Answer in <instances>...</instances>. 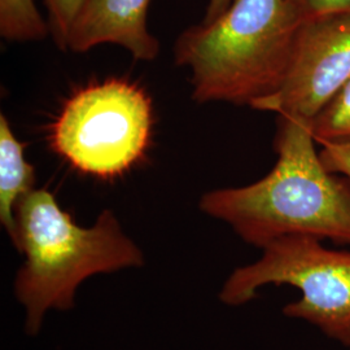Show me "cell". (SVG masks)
Segmentation results:
<instances>
[{
  "label": "cell",
  "instance_id": "obj_1",
  "mask_svg": "<svg viewBox=\"0 0 350 350\" xmlns=\"http://www.w3.org/2000/svg\"><path fill=\"white\" fill-rule=\"evenodd\" d=\"M309 124L279 116L274 167L241 187L205 192L199 206L260 250L308 235L350 247V180L325 167Z\"/></svg>",
  "mask_w": 350,
  "mask_h": 350
},
{
  "label": "cell",
  "instance_id": "obj_2",
  "mask_svg": "<svg viewBox=\"0 0 350 350\" xmlns=\"http://www.w3.org/2000/svg\"><path fill=\"white\" fill-rule=\"evenodd\" d=\"M17 243L25 262L14 279L16 299L25 308V331L36 335L51 309L69 310L88 278L140 267L144 254L126 235L111 209L91 227L77 225L49 189L36 188L16 205Z\"/></svg>",
  "mask_w": 350,
  "mask_h": 350
},
{
  "label": "cell",
  "instance_id": "obj_3",
  "mask_svg": "<svg viewBox=\"0 0 350 350\" xmlns=\"http://www.w3.org/2000/svg\"><path fill=\"white\" fill-rule=\"evenodd\" d=\"M297 24L286 0H231L209 23L187 27L174 44L192 99L253 107L273 95L287 70Z\"/></svg>",
  "mask_w": 350,
  "mask_h": 350
},
{
  "label": "cell",
  "instance_id": "obj_4",
  "mask_svg": "<svg viewBox=\"0 0 350 350\" xmlns=\"http://www.w3.org/2000/svg\"><path fill=\"white\" fill-rule=\"evenodd\" d=\"M267 284L297 288L300 300L284 306V315L313 325L350 350V250L327 248L323 240L308 235L278 239L256 262L232 271L219 299L244 305Z\"/></svg>",
  "mask_w": 350,
  "mask_h": 350
},
{
  "label": "cell",
  "instance_id": "obj_5",
  "mask_svg": "<svg viewBox=\"0 0 350 350\" xmlns=\"http://www.w3.org/2000/svg\"><path fill=\"white\" fill-rule=\"evenodd\" d=\"M153 125L150 96L122 79L82 88L65 103L51 130L53 150L98 178L125 173L146 153Z\"/></svg>",
  "mask_w": 350,
  "mask_h": 350
},
{
  "label": "cell",
  "instance_id": "obj_6",
  "mask_svg": "<svg viewBox=\"0 0 350 350\" xmlns=\"http://www.w3.org/2000/svg\"><path fill=\"white\" fill-rule=\"evenodd\" d=\"M350 79V13L304 21L279 88L252 108L310 124Z\"/></svg>",
  "mask_w": 350,
  "mask_h": 350
},
{
  "label": "cell",
  "instance_id": "obj_7",
  "mask_svg": "<svg viewBox=\"0 0 350 350\" xmlns=\"http://www.w3.org/2000/svg\"><path fill=\"white\" fill-rule=\"evenodd\" d=\"M150 4V0H85L66 50L82 53L109 43L125 49L135 60H156L160 42L147 25Z\"/></svg>",
  "mask_w": 350,
  "mask_h": 350
},
{
  "label": "cell",
  "instance_id": "obj_8",
  "mask_svg": "<svg viewBox=\"0 0 350 350\" xmlns=\"http://www.w3.org/2000/svg\"><path fill=\"white\" fill-rule=\"evenodd\" d=\"M36 169L27 163L24 144L17 139L4 113L0 114V222L13 245L17 243L16 205L36 189Z\"/></svg>",
  "mask_w": 350,
  "mask_h": 350
},
{
  "label": "cell",
  "instance_id": "obj_9",
  "mask_svg": "<svg viewBox=\"0 0 350 350\" xmlns=\"http://www.w3.org/2000/svg\"><path fill=\"white\" fill-rule=\"evenodd\" d=\"M50 23L36 0H0V36L8 42H37L49 37Z\"/></svg>",
  "mask_w": 350,
  "mask_h": 350
},
{
  "label": "cell",
  "instance_id": "obj_10",
  "mask_svg": "<svg viewBox=\"0 0 350 350\" xmlns=\"http://www.w3.org/2000/svg\"><path fill=\"white\" fill-rule=\"evenodd\" d=\"M315 142L350 144V79L309 124Z\"/></svg>",
  "mask_w": 350,
  "mask_h": 350
},
{
  "label": "cell",
  "instance_id": "obj_11",
  "mask_svg": "<svg viewBox=\"0 0 350 350\" xmlns=\"http://www.w3.org/2000/svg\"><path fill=\"white\" fill-rule=\"evenodd\" d=\"M49 14L52 38L60 50H66L68 37L85 0H44Z\"/></svg>",
  "mask_w": 350,
  "mask_h": 350
},
{
  "label": "cell",
  "instance_id": "obj_12",
  "mask_svg": "<svg viewBox=\"0 0 350 350\" xmlns=\"http://www.w3.org/2000/svg\"><path fill=\"white\" fill-rule=\"evenodd\" d=\"M286 3L297 25L323 16L350 13V0H286Z\"/></svg>",
  "mask_w": 350,
  "mask_h": 350
},
{
  "label": "cell",
  "instance_id": "obj_13",
  "mask_svg": "<svg viewBox=\"0 0 350 350\" xmlns=\"http://www.w3.org/2000/svg\"><path fill=\"white\" fill-rule=\"evenodd\" d=\"M319 154L329 172L350 180V144L325 143L321 144Z\"/></svg>",
  "mask_w": 350,
  "mask_h": 350
},
{
  "label": "cell",
  "instance_id": "obj_14",
  "mask_svg": "<svg viewBox=\"0 0 350 350\" xmlns=\"http://www.w3.org/2000/svg\"><path fill=\"white\" fill-rule=\"evenodd\" d=\"M230 3H231V0H209L202 23H209L215 17H218L221 13L225 12L226 8L230 5Z\"/></svg>",
  "mask_w": 350,
  "mask_h": 350
}]
</instances>
